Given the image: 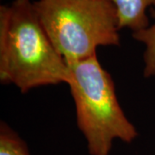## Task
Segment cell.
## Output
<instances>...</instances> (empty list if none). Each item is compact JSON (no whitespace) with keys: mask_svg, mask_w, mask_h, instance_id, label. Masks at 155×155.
Returning a JSON list of instances; mask_svg holds the SVG:
<instances>
[{"mask_svg":"<svg viewBox=\"0 0 155 155\" xmlns=\"http://www.w3.org/2000/svg\"><path fill=\"white\" fill-rule=\"evenodd\" d=\"M70 67L57 52L31 0L0 6V81L22 93L70 83Z\"/></svg>","mask_w":155,"mask_h":155,"instance_id":"6da1fadb","label":"cell"},{"mask_svg":"<svg viewBox=\"0 0 155 155\" xmlns=\"http://www.w3.org/2000/svg\"><path fill=\"white\" fill-rule=\"evenodd\" d=\"M116 7L119 29L137 32L150 25L147 11L155 8V0H111Z\"/></svg>","mask_w":155,"mask_h":155,"instance_id":"277c9868","label":"cell"},{"mask_svg":"<svg viewBox=\"0 0 155 155\" xmlns=\"http://www.w3.org/2000/svg\"><path fill=\"white\" fill-rule=\"evenodd\" d=\"M149 11L154 20L153 23L142 30L132 33V37L145 46L143 76L147 78L155 77V8H151Z\"/></svg>","mask_w":155,"mask_h":155,"instance_id":"5b68a950","label":"cell"},{"mask_svg":"<svg viewBox=\"0 0 155 155\" xmlns=\"http://www.w3.org/2000/svg\"><path fill=\"white\" fill-rule=\"evenodd\" d=\"M0 155H29L24 140L3 122L0 126Z\"/></svg>","mask_w":155,"mask_h":155,"instance_id":"8992f818","label":"cell"},{"mask_svg":"<svg viewBox=\"0 0 155 155\" xmlns=\"http://www.w3.org/2000/svg\"><path fill=\"white\" fill-rule=\"evenodd\" d=\"M110 1H111V0H110Z\"/></svg>","mask_w":155,"mask_h":155,"instance_id":"52a82bcc","label":"cell"},{"mask_svg":"<svg viewBox=\"0 0 155 155\" xmlns=\"http://www.w3.org/2000/svg\"><path fill=\"white\" fill-rule=\"evenodd\" d=\"M68 66L72 74L68 85L75 104L78 127L90 155H110L115 140L133 142L138 131L122 110L112 77L97 54Z\"/></svg>","mask_w":155,"mask_h":155,"instance_id":"7a4b0ae2","label":"cell"},{"mask_svg":"<svg viewBox=\"0 0 155 155\" xmlns=\"http://www.w3.org/2000/svg\"><path fill=\"white\" fill-rule=\"evenodd\" d=\"M34 6L52 44L68 65L119 46L116 7L110 0H38Z\"/></svg>","mask_w":155,"mask_h":155,"instance_id":"3957f363","label":"cell"}]
</instances>
